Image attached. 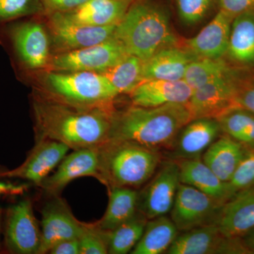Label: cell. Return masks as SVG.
<instances>
[{"mask_svg": "<svg viewBox=\"0 0 254 254\" xmlns=\"http://www.w3.org/2000/svg\"><path fill=\"white\" fill-rule=\"evenodd\" d=\"M148 219L138 211L131 219L113 230L107 231L108 254L131 253L141 240Z\"/></svg>", "mask_w": 254, "mask_h": 254, "instance_id": "29", "label": "cell"}, {"mask_svg": "<svg viewBox=\"0 0 254 254\" xmlns=\"http://www.w3.org/2000/svg\"><path fill=\"white\" fill-rule=\"evenodd\" d=\"M222 204L194 187L180 183L170 218L179 232L188 231L213 224Z\"/></svg>", "mask_w": 254, "mask_h": 254, "instance_id": "12", "label": "cell"}, {"mask_svg": "<svg viewBox=\"0 0 254 254\" xmlns=\"http://www.w3.org/2000/svg\"><path fill=\"white\" fill-rule=\"evenodd\" d=\"M168 254H252L242 238L224 236L213 224L180 232Z\"/></svg>", "mask_w": 254, "mask_h": 254, "instance_id": "11", "label": "cell"}, {"mask_svg": "<svg viewBox=\"0 0 254 254\" xmlns=\"http://www.w3.org/2000/svg\"><path fill=\"white\" fill-rule=\"evenodd\" d=\"M232 195L254 186V148L247 150L231 180L227 182Z\"/></svg>", "mask_w": 254, "mask_h": 254, "instance_id": "34", "label": "cell"}, {"mask_svg": "<svg viewBox=\"0 0 254 254\" xmlns=\"http://www.w3.org/2000/svg\"><path fill=\"white\" fill-rule=\"evenodd\" d=\"M43 9L41 0H0V25L38 14Z\"/></svg>", "mask_w": 254, "mask_h": 254, "instance_id": "32", "label": "cell"}, {"mask_svg": "<svg viewBox=\"0 0 254 254\" xmlns=\"http://www.w3.org/2000/svg\"><path fill=\"white\" fill-rule=\"evenodd\" d=\"M222 133L216 119H195L180 130L166 150V157L172 160L201 158L205 150Z\"/></svg>", "mask_w": 254, "mask_h": 254, "instance_id": "15", "label": "cell"}, {"mask_svg": "<svg viewBox=\"0 0 254 254\" xmlns=\"http://www.w3.org/2000/svg\"><path fill=\"white\" fill-rule=\"evenodd\" d=\"M193 60H195L194 57L178 45L163 48L142 62L143 81L184 80L187 66Z\"/></svg>", "mask_w": 254, "mask_h": 254, "instance_id": "21", "label": "cell"}, {"mask_svg": "<svg viewBox=\"0 0 254 254\" xmlns=\"http://www.w3.org/2000/svg\"><path fill=\"white\" fill-rule=\"evenodd\" d=\"M83 222L73 216L66 203L55 197L48 202L42 210V244L39 254L50 250L63 241L78 239Z\"/></svg>", "mask_w": 254, "mask_h": 254, "instance_id": "16", "label": "cell"}, {"mask_svg": "<svg viewBox=\"0 0 254 254\" xmlns=\"http://www.w3.org/2000/svg\"><path fill=\"white\" fill-rule=\"evenodd\" d=\"M69 149L67 145L54 140H38L26 160L18 168L4 170L0 178L21 179L40 186Z\"/></svg>", "mask_w": 254, "mask_h": 254, "instance_id": "13", "label": "cell"}, {"mask_svg": "<svg viewBox=\"0 0 254 254\" xmlns=\"http://www.w3.org/2000/svg\"><path fill=\"white\" fill-rule=\"evenodd\" d=\"M222 133L248 149L254 148V113L236 107L216 119Z\"/></svg>", "mask_w": 254, "mask_h": 254, "instance_id": "28", "label": "cell"}, {"mask_svg": "<svg viewBox=\"0 0 254 254\" xmlns=\"http://www.w3.org/2000/svg\"><path fill=\"white\" fill-rule=\"evenodd\" d=\"M1 218H2V210L0 208V248H1Z\"/></svg>", "mask_w": 254, "mask_h": 254, "instance_id": "41", "label": "cell"}, {"mask_svg": "<svg viewBox=\"0 0 254 254\" xmlns=\"http://www.w3.org/2000/svg\"><path fill=\"white\" fill-rule=\"evenodd\" d=\"M115 111L75 108L44 98L35 99L36 141L54 140L73 150L98 148L109 140Z\"/></svg>", "mask_w": 254, "mask_h": 254, "instance_id": "1", "label": "cell"}, {"mask_svg": "<svg viewBox=\"0 0 254 254\" xmlns=\"http://www.w3.org/2000/svg\"><path fill=\"white\" fill-rule=\"evenodd\" d=\"M5 30L15 58L21 67L38 69L48 64L49 40L40 23L22 21L7 26Z\"/></svg>", "mask_w": 254, "mask_h": 254, "instance_id": "10", "label": "cell"}, {"mask_svg": "<svg viewBox=\"0 0 254 254\" xmlns=\"http://www.w3.org/2000/svg\"><path fill=\"white\" fill-rule=\"evenodd\" d=\"M237 102L239 107L254 113V74L251 73L250 68H240Z\"/></svg>", "mask_w": 254, "mask_h": 254, "instance_id": "36", "label": "cell"}, {"mask_svg": "<svg viewBox=\"0 0 254 254\" xmlns=\"http://www.w3.org/2000/svg\"><path fill=\"white\" fill-rule=\"evenodd\" d=\"M128 54L116 38L81 48L65 51L51 61L56 71H93L102 73L113 67Z\"/></svg>", "mask_w": 254, "mask_h": 254, "instance_id": "7", "label": "cell"}, {"mask_svg": "<svg viewBox=\"0 0 254 254\" xmlns=\"http://www.w3.org/2000/svg\"><path fill=\"white\" fill-rule=\"evenodd\" d=\"M49 26L55 42L65 51L81 49L113 38L115 26H94L68 17L64 12H53Z\"/></svg>", "mask_w": 254, "mask_h": 254, "instance_id": "14", "label": "cell"}, {"mask_svg": "<svg viewBox=\"0 0 254 254\" xmlns=\"http://www.w3.org/2000/svg\"><path fill=\"white\" fill-rule=\"evenodd\" d=\"M51 254H80L78 239H71L60 242L50 250Z\"/></svg>", "mask_w": 254, "mask_h": 254, "instance_id": "39", "label": "cell"}, {"mask_svg": "<svg viewBox=\"0 0 254 254\" xmlns=\"http://www.w3.org/2000/svg\"><path fill=\"white\" fill-rule=\"evenodd\" d=\"M113 37L128 55L142 62L159 50L178 45L168 10L152 0H135L115 28Z\"/></svg>", "mask_w": 254, "mask_h": 254, "instance_id": "3", "label": "cell"}, {"mask_svg": "<svg viewBox=\"0 0 254 254\" xmlns=\"http://www.w3.org/2000/svg\"><path fill=\"white\" fill-rule=\"evenodd\" d=\"M175 160L182 184L194 187L222 203L232 196L227 182L220 180L201 158Z\"/></svg>", "mask_w": 254, "mask_h": 254, "instance_id": "23", "label": "cell"}, {"mask_svg": "<svg viewBox=\"0 0 254 254\" xmlns=\"http://www.w3.org/2000/svg\"><path fill=\"white\" fill-rule=\"evenodd\" d=\"M220 10L232 17L254 10V0H217Z\"/></svg>", "mask_w": 254, "mask_h": 254, "instance_id": "37", "label": "cell"}, {"mask_svg": "<svg viewBox=\"0 0 254 254\" xmlns=\"http://www.w3.org/2000/svg\"><path fill=\"white\" fill-rule=\"evenodd\" d=\"M88 0H41L44 7L53 12H65L76 9Z\"/></svg>", "mask_w": 254, "mask_h": 254, "instance_id": "38", "label": "cell"}, {"mask_svg": "<svg viewBox=\"0 0 254 254\" xmlns=\"http://www.w3.org/2000/svg\"><path fill=\"white\" fill-rule=\"evenodd\" d=\"M41 228L33 213L31 200L24 199L11 205L5 219L4 245L9 253L39 254Z\"/></svg>", "mask_w": 254, "mask_h": 254, "instance_id": "9", "label": "cell"}, {"mask_svg": "<svg viewBox=\"0 0 254 254\" xmlns=\"http://www.w3.org/2000/svg\"><path fill=\"white\" fill-rule=\"evenodd\" d=\"M45 86L46 99L85 109H113L120 94L104 75L93 71H51L46 74Z\"/></svg>", "mask_w": 254, "mask_h": 254, "instance_id": "5", "label": "cell"}, {"mask_svg": "<svg viewBox=\"0 0 254 254\" xmlns=\"http://www.w3.org/2000/svg\"><path fill=\"white\" fill-rule=\"evenodd\" d=\"M233 19L230 14L220 10L196 36L184 42L183 48L195 59L225 58Z\"/></svg>", "mask_w": 254, "mask_h": 254, "instance_id": "19", "label": "cell"}, {"mask_svg": "<svg viewBox=\"0 0 254 254\" xmlns=\"http://www.w3.org/2000/svg\"><path fill=\"white\" fill-rule=\"evenodd\" d=\"M225 58L237 67H254V10L234 18Z\"/></svg>", "mask_w": 254, "mask_h": 254, "instance_id": "24", "label": "cell"}, {"mask_svg": "<svg viewBox=\"0 0 254 254\" xmlns=\"http://www.w3.org/2000/svg\"><path fill=\"white\" fill-rule=\"evenodd\" d=\"M240 67L234 66L230 73L193 91L187 103L191 120L217 119L232 108L237 102V78Z\"/></svg>", "mask_w": 254, "mask_h": 254, "instance_id": "8", "label": "cell"}, {"mask_svg": "<svg viewBox=\"0 0 254 254\" xmlns=\"http://www.w3.org/2000/svg\"><path fill=\"white\" fill-rule=\"evenodd\" d=\"M191 120L187 104L173 103L156 108L133 105L123 111H115L109 140L131 141L159 151L167 150L180 130Z\"/></svg>", "mask_w": 254, "mask_h": 254, "instance_id": "2", "label": "cell"}, {"mask_svg": "<svg viewBox=\"0 0 254 254\" xmlns=\"http://www.w3.org/2000/svg\"><path fill=\"white\" fill-rule=\"evenodd\" d=\"M180 19L187 25L200 22L208 14L212 0H175Z\"/></svg>", "mask_w": 254, "mask_h": 254, "instance_id": "35", "label": "cell"}, {"mask_svg": "<svg viewBox=\"0 0 254 254\" xmlns=\"http://www.w3.org/2000/svg\"><path fill=\"white\" fill-rule=\"evenodd\" d=\"M109 203L103 218L95 222L102 230L110 231L138 213V192L128 187H111Z\"/></svg>", "mask_w": 254, "mask_h": 254, "instance_id": "26", "label": "cell"}, {"mask_svg": "<svg viewBox=\"0 0 254 254\" xmlns=\"http://www.w3.org/2000/svg\"><path fill=\"white\" fill-rule=\"evenodd\" d=\"M147 183L138 193V211L148 220L168 215L181 183L177 162L172 159L163 160Z\"/></svg>", "mask_w": 254, "mask_h": 254, "instance_id": "6", "label": "cell"}, {"mask_svg": "<svg viewBox=\"0 0 254 254\" xmlns=\"http://www.w3.org/2000/svg\"><path fill=\"white\" fill-rule=\"evenodd\" d=\"M248 148L222 133L205 150L202 161L222 182L231 180Z\"/></svg>", "mask_w": 254, "mask_h": 254, "instance_id": "22", "label": "cell"}, {"mask_svg": "<svg viewBox=\"0 0 254 254\" xmlns=\"http://www.w3.org/2000/svg\"><path fill=\"white\" fill-rule=\"evenodd\" d=\"M99 147L74 150L65 156L58 170L48 176L40 187L50 194L56 195L69 182L82 177H99Z\"/></svg>", "mask_w": 254, "mask_h": 254, "instance_id": "18", "label": "cell"}, {"mask_svg": "<svg viewBox=\"0 0 254 254\" xmlns=\"http://www.w3.org/2000/svg\"><path fill=\"white\" fill-rule=\"evenodd\" d=\"M135 0H88L76 9L65 11L71 19L94 26H115Z\"/></svg>", "mask_w": 254, "mask_h": 254, "instance_id": "25", "label": "cell"}, {"mask_svg": "<svg viewBox=\"0 0 254 254\" xmlns=\"http://www.w3.org/2000/svg\"><path fill=\"white\" fill-rule=\"evenodd\" d=\"M245 245L250 250L251 253L254 254V228L242 237Z\"/></svg>", "mask_w": 254, "mask_h": 254, "instance_id": "40", "label": "cell"}, {"mask_svg": "<svg viewBox=\"0 0 254 254\" xmlns=\"http://www.w3.org/2000/svg\"><path fill=\"white\" fill-rule=\"evenodd\" d=\"M98 149V180L108 189L140 188L149 181L163 160L159 150L131 141L108 140Z\"/></svg>", "mask_w": 254, "mask_h": 254, "instance_id": "4", "label": "cell"}, {"mask_svg": "<svg viewBox=\"0 0 254 254\" xmlns=\"http://www.w3.org/2000/svg\"><path fill=\"white\" fill-rule=\"evenodd\" d=\"M80 254H108L107 231L95 223H83L78 237Z\"/></svg>", "mask_w": 254, "mask_h": 254, "instance_id": "33", "label": "cell"}, {"mask_svg": "<svg viewBox=\"0 0 254 254\" xmlns=\"http://www.w3.org/2000/svg\"><path fill=\"white\" fill-rule=\"evenodd\" d=\"M213 225L224 236L242 238L254 228V186L236 192L219 208Z\"/></svg>", "mask_w": 254, "mask_h": 254, "instance_id": "17", "label": "cell"}, {"mask_svg": "<svg viewBox=\"0 0 254 254\" xmlns=\"http://www.w3.org/2000/svg\"><path fill=\"white\" fill-rule=\"evenodd\" d=\"M108 78L119 93H130L143 81L142 61L128 55L113 67L100 73Z\"/></svg>", "mask_w": 254, "mask_h": 254, "instance_id": "31", "label": "cell"}, {"mask_svg": "<svg viewBox=\"0 0 254 254\" xmlns=\"http://www.w3.org/2000/svg\"><path fill=\"white\" fill-rule=\"evenodd\" d=\"M192 93L193 89L184 80H147L142 81L130 97L133 105L156 108L173 103L187 104Z\"/></svg>", "mask_w": 254, "mask_h": 254, "instance_id": "20", "label": "cell"}, {"mask_svg": "<svg viewBox=\"0 0 254 254\" xmlns=\"http://www.w3.org/2000/svg\"><path fill=\"white\" fill-rule=\"evenodd\" d=\"M234 66L225 58H198L190 62L187 66L184 81L193 91L214 80L226 76Z\"/></svg>", "mask_w": 254, "mask_h": 254, "instance_id": "30", "label": "cell"}, {"mask_svg": "<svg viewBox=\"0 0 254 254\" xmlns=\"http://www.w3.org/2000/svg\"><path fill=\"white\" fill-rule=\"evenodd\" d=\"M4 170H3V169L0 168V175H1V173H2V172H4Z\"/></svg>", "mask_w": 254, "mask_h": 254, "instance_id": "42", "label": "cell"}, {"mask_svg": "<svg viewBox=\"0 0 254 254\" xmlns=\"http://www.w3.org/2000/svg\"><path fill=\"white\" fill-rule=\"evenodd\" d=\"M180 232L167 215L148 220L141 240L131 254H166Z\"/></svg>", "mask_w": 254, "mask_h": 254, "instance_id": "27", "label": "cell"}]
</instances>
